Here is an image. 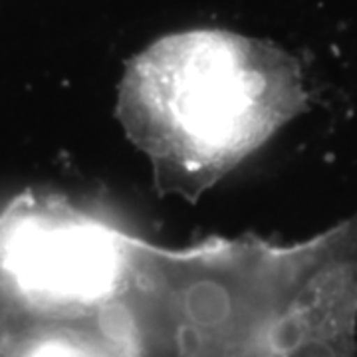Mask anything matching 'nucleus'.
I'll return each mask as SVG.
<instances>
[{
    "label": "nucleus",
    "instance_id": "7ed1b4c3",
    "mask_svg": "<svg viewBox=\"0 0 357 357\" xmlns=\"http://www.w3.org/2000/svg\"><path fill=\"white\" fill-rule=\"evenodd\" d=\"M105 300L66 199L24 192L0 208V357H126Z\"/></svg>",
    "mask_w": 357,
    "mask_h": 357
},
{
    "label": "nucleus",
    "instance_id": "f03ea898",
    "mask_svg": "<svg viewBox=\"0 0 357 357\" xmlns=\"http://www.w3.org/2000/svg\"><path fill=\"white\" fill-rule=\"evenodd\" d=\"M306 105L290 52L232 30L191 28L129 60L115 114L157 189L199 201Z\"/></svg>",
    "mask_w": 357,
    "mask_h": 357
},
{
    "label": "nucleus",
    "instance_id": "f257e3e1",
    "mask_svg": "<svg viewBox=\"0 0 357 357\" xmlns=\"http://www.w3.org/2000/svg\"><path fill=\"white\" fill-rule=\"evenodd\" d=\"M112 304L126 357H357V248L337 225L286 246L129 232Z\"/></svg>",
    "mask_w": 357,
    "mask_h": 357
}]
</instances>
